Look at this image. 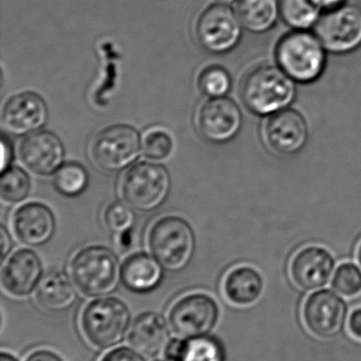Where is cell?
Returning a JSON list of instances; mask_svg holds the SVG:
<instances>
[{
	"label": "cell",
	"instance_id": "obj_37",
	"mask_svg": "<svg viewBox=\"0 0 361 361\" xmlns=\"http://www.w3.org/2000/svg\"><path fill=\"white\" fill-rule=\"evenodd\" d=\"M11 246H12V243H11V238L10 235H8V231L4 227L1 228V258L4 260L6 258V255L10 252Z\"/></svg>",
	"mask_w": 361,
	"mask_h": 361
},
{
	"label": "cell",
	"instance_id": "obj_17",
	"mask_svg": "<svg viewBox=\"0 0 361 361\" xmlns=\"http://www.w3.org/2000/svg\"><path fill=\"white\" fill-rule=\"evenodd\" d=\"M44 277L42 259L30 248H19L8 257L1 271L4 292L15 298H25L35 292Z\"/></svg>",
	"mask_w": 361,
	"mask_h": 361
},
{
	"label": "cell",
	"instance_id": "obj_28",
	"mask_svg": "<svg viewBox=\"0 0 361 361\" xmlns=\"http://www.w3.org/2000/svg\"><path fill=\"white\" fill-rule=\"evenodd\" d=\"M174 150V141L169 131L162 128H152L146 131L142 139V152L148 160H167Z\"/></svg>",
	"mask_w": 361,
	"mask_h": 361
},
{
	"label": "cell",
	"instance_id": "obj_34",
	"mask_svg": "<svg viewBox=\"0 0 361 361\" xmlns=\"http://www.w3.org/2000/svg\"><path fill=\"white\" fill-rule=\"evenodd\" d=\"M348 326L351 334L361 341V307L352 312L348 319Z\"/></svg>",
	"mask_w": 361,
	"mask_h": 361
},
{
	"label": "cell",
	"instance_id": "obj_27",
	"mask_svg": "<svg viewBox=\"0 0 361 361\" xmlns=\"http://www.w3.org/2000/svg\"><path fill=\"white\" fill-rule=\"evenodd\" d=\"M32 183L29 175L20 167L11 166L2 171L0 195L2 201L18 204L29 197Z\"/></svg>",
	"mask_w": 361,
	"mask_h": 361
},
{
	"label": "cell",
	"instance_id": "obj_16",
	"mask_svg": "<svg viewBox=\"0 0 361 361\" xmlns=\"http://www.w3.org/2000/svg\"><path fill=\"white\" fill-rule=\"evenodd\" d=\"M49 111L45 99L37 93L23 91L8 97L2 107L4 128L14 135H28L46 125Z\"/></svg>",
	"mask_w": 361,
	"mask_h": 361
},
{
	"label": "cell",
	"instance_id": "obj_23",
	"mask_svg": "<svg viewBox=\"0 0 361 361\" xmlns=\"http://www.w3.org/2000/svg\"><path fill=\"white\" fill-rule=\"evenodd\" d=\"M71 278L61 271H50L42 277L35 290V300L42 309L59 312L69 309L76 300Z\"/></svg>",
	"mask_w": 361,
	"mask_h": 361
},
{
	"label": "cell",
	"instance_id": "obj_35",
	"mask_svg": "<svg viewBox=\"0 0 361 361\" xmlns=\"http://www.w3.org/2000/svg\"><path fill=\"white\" fill-rule=\"evenodd\" d=\"M317 2L324 12L336 10L347 4V0H317Z\"/></svg>",
	"mask_w": 361,
	"mask_h": 361
},
{
	"label": "cell",
	"instance_id": "obj_15",
	"mask_svg": "<svg viewBox=\"0 0 361 361\" xmlns=\"http://www.w3.org/2000/svg\"><path fill=\"white\" fill-rule=\"evenodd\" d=\"M336 261L332 252L321 245H307L299 250L290 262V276L301 290H317L332 280Z\"/></svg>",
	"mask_w": 361,
	"mask_h": 361
},
{
	"label": "cell",
	"instance_id": "obj_42",
	"mask_svg": "<svg viewBox=\"0 0 361 361\" xmlns=\"http://www.w3.org/2000/svg\"><path fill=\"white\" fill-rule=\"evenodd\" d=\"M357 1H358V2H360V4H361V0H357Z\"/></svg>",
	"mask_w": 361,
	"mask_h": 361
},
{
	"label": "cell",
	"instance_id": "obj_33",
	"mask_svg": "<svg viewBox=\"0 0 361 361\" xmlns=\"http://www.w3.org/2000/svg\"><path fill=\"white\" fill-rule=\"evenodd\" d=\"M25 361H65L59 354L49 349H37L31 352Z\"/></svg>",
	"mask_w": 361,
	"mask_h": 361
},
{
	"label": "cell",
	"instance_id": "obj_10",
	"mask_svg": "<svg viewBox=\"0 0 361 361\" xmlns=\"http://www.w3.org/2000/svg\"><path fill=\"white\" fill-rule=\"evenodd\" d=\"M328 52L347 54L361 46V10L355 6L345 4L336 10L322 14L314 27Z\"/></svg>",
	"mask_w": 361,
	"mask_h": 361
},
{
	"label": "cell",
	"instance_id": "obj_30",
	"mask_svg": "<svg viewBox=\"0 0 361 361\" xmlns=\"http://www.w3.org/2000/svg\"><path fill=\"white\" fill-rule=\"evenodd\" d=\"M332 288L341 296H357L361 293V267L355 263H341L333 276Z\"/></svg>",
	"mask_w": 361,
	"mask_h": 361
},
{
	"label": "cell",
	"instance_id": "obj_6",
	"mask_svg": "<svg viewBox=\"0 0 361 361\" xmlns=\"http://www.w3.org/2000/svg\"><path fill=\"white\" fill-rule=\"evenodd\" d=\"M171 189L169 171L162 165L142 161L131 165L121 177V199L134 210L153 212L160 207Z\"/></svg>",
	"mask_w": 361,
	"mask_h": 361
},
{
	"label": "cell",
	"instance_id": "obj_41",
	"mask_svg": "<svg viewBox=\"0 0 361 361\" xmlns=\"http://www.w3.org/2000/svg\"><path fill=\"white\" fill-rule=\"evenodd\" d=\"M156 361H171V360H167V358H165V360H156Z\"/></svg>",
	"mask_w": 361,
	"mask_h": 361
},
{
	"label": "cell",
	"instance_id": "obj_14",
	"mask_svg": "<svg viewBox=\"0 0 361 361\" xmlns=\"http://www.w3.org/2000/svg\"><path fill=\"white\" fill-rule=\"evenodd\" d=\"M243 116L233 99L214 97L201 104L196 116L201 135L212 143H226L241 130Z\"/></svg>",
	"mask_w": 361,
	"mask_h": 361
},
{
	"label": "cell",
	"instance_id": "obj_31",
	"mask_svg": "<svg viewBox=\"0 0 361 361\" xmlns=\"http://www.w3.org/2000/svg\"><path fill=\"white\" fill-rule=\"evenodd\" d=\"M104 223L114 233H127L135 224V212L129 204L123 202L110 203L104 212Z\"/></svg>",
	"mask_w": 361,
	"mask_h": 361
},
{
	"label": "cell",
	"instance_id": "obj_38",
	"mask_svg": "<svg viewBox=\"0 0 361 361\" xmlns=\"http://www.w3.org/2000/svg\"><path fill=\"white\" fill-rule=\"evenodd\" d=\"M0 361H19L17 357H15L13 354L8 353V352L2 351L0 354Z\"/></svg>",
	"mask_w": 361,
	"mask_h": 361
},
{
	"label": "cell",
	"instance_id": "obj_40",
	"mask_svg": "<svg viewBox=\"0 0 361 361\" xmlns=\"http://www.w3.org/2000/svg\"><path fill=\"white\" fill-rule=\"evenodd\" d=\"M218 4H232V2L237 1V0H218Z\"/></svg>",
	"mask_w": 361,
	"mask_h": 361
},
{
	"label": "cell",
	"instance_id": "obj_12",
	"mask_svg": "<svg viewBox=\"0 0 361 361\" xmlns=\"http://www.w3.org/2000/svg\"><path fill=\"white\" fill-rule=\"evenodd\" d=\"M263 139L277 156H294L304 148L309 140V126L303 114L285 108L271 114L263 128Z\"/></svg>",
	"mask_w": 361,
	"mask_h": 361
},
{
	"label": "cell",
	"instance_id": "obj_25",
	"mask_svg": "<svg viewBox=\"0 0 361 361\" xmlns=\"http://www.w3.org/2000/svg\"><path fill=\"white\" fill-rule=\"evenodd\" d=\"M283 23L295 31H309L321 18L324 11L317 0H279Z\"/></svg>",
	"mask_w": 361,
	"mask_h": 361
},
{
	"label": "cell",
	"instance_id": "obj_3",
	"mask_svg": "<svg viewBox=\"0 0 361 361\" xmlns=\"http://www.w3.org/2000/svg\"><path fill=\"white\" fill-rule=\"evenodd\" d=\"M326 52L315 33L292 30L278 42L275 59L278 67L295 82L309 84L324 74Z\"/></svg>",
	"mask_w": 361,
	"mask_h": 361
},
{
	"label": "cell",
	"instance_id": "obj_20",
	"mask_svg": "<svg viewBox=\"0 0 361 361\" xmlns=\"http://www.w3.org/2000/svg\"><path fill=\"white\" fill-rule=\"evenodd\" d=\"M163 269L162 265L150 255H131L121 264V283L134 294H150L162 282Z\"/></svg>",
	"mask_w": 361,
	"mask_h": 361
},
{
	"label": "cell",
	"instance_id": "obj_39",
	"mask_svg": "<svg viewBox=\"0 0 361 361\" xmlns=\"http://www.w3.org/2000/svg\"><path fill=\"white\" fill-rule=\"evenodd\" d=\"M356 257H357L358 264L361 267V241L358 244L357 252H356Z\"/></svg>",
	"mask_w": 361,
	"mask_h": 361
},
{
	"label": "cell",
	"instance_id": "obj_5",
	"mask_svg": "<svg viewBox=\"0 0 361 361\" xmlns=\"http://www.w3.org/2000/svg\"><path fill=\"white\" fill-rule=\"evenodd\" d=\"M146 242L152 256L170 271L184 269L192 260L196 246L190 223L173 214L161 216L150 225Z\"/></svg>",
	"mask_w": 361,
	"mask_h": 361
},
{
	"label": "cell",
	"instance_id": "obj_29",
	"mask_svg": "<svg viewBox=\"0 0 361 361\" xmlns=\"http://www.w3.org/2000/svg\"><path fill=\"white\" fill-rule=\"evenodd\" d=\"M231 84L230 74L220 66H210L199 76V89L210 99L225 97L230 91Z\"/></svg>",
	"mask_w": 361,
	"mask_h": 361
},
{
	"label": "cell",
	"instance_id": "obj_1",
	"mask_svg": "<svg viewBox=\"0 0 361 361\" xmlns=\"http://www.w3.org/2000/svg\"><path fill=\"white\" fill-rule=\"evenodd\" d=\"M69 276L76 290L97 298L114 293L121 282V265L116 255L102 245L81 248L69 262Z\"/></svg>",
	"mask_w": 361,
	"mask_h": 361
},
{
	"label": "cell",
	"instance_id": "obj_7",
	"mask_svg": "<svg viewBox=\"0 0 361 361\" xmlns=\"http://www.w3.org/2000/svg\"><path fill=\"white\" fill-rule=\"evenodd\" d=\"M142 140L135 127L116 124L100 130L89 147L93 164L104 171H123L139 158Z\"/></svg>",
	"mask_w": 361,
	"mask_h": 361
},
{
	"label": "cell",
	"instance_id": "obj_9",
	"mask_svg": "<svg viewBox=\"0 0 361 361\" xmlns=\"http://www.w3.org/2000/svg\"><path fill=\"white\" fill-rule=\"evenodd\" d=\"M349 305L336 290H314L303 305L304 326L314 336L324 341L336 338L345 330Z\"/></svg>",
	"mask_w": 361,
	"mask_h": 361
},
{
	"label": "cell",
	"instance_id": "obj_18",
	"mask_svg": "<svg viewBox=\"0 0 361 361\" xmlns=\"http://www.w3.org/2000/svg\"><path fill=\"white\" fill-rule=\"evenodd\" d=\"M11 226L19 242L37 247L52 239L57 222L54 214L46 204L28 202L13 212Z\"/></svg>",
	"mask_w": 361,
	"mask_h": 361
},
{
	"label": "cell",
	"instance_id": "obj_26",
	"mask_svg": "<svg viewBox=\"0 0 361 361\" xmlns=\"http://www.w3.org/2000/svg\"><path fill=\"white\" fill-rule=\"evenodd\" d=\"M89 176L86 169L78 163H64L54 173L53 185L65 197H74L82 195L88 186Z\"/></svg>",
	"mask_w": 361,
	"mask_h": 361
},
{
	"label": "cell",
	"instance_id": "obj_36",
	"mask_svg": "<svg viewBox=\"0 0 361 361\" xmlns=\"http://www.w3.org/2000/svg\"><path fill=\"white\" fill-rule=\"evenodd\" d=\"M2 162H1V171L4 169H8V164H10L11 159H12V148H11L10 144L6 141V139H2Z\"/></svg>",
	"mask_w": 361,
	"mask_h": 361
},
{
	"label": "cell",
	"instance_id": "obj_4",
	"mask_svg": "<svg viewBox=\"0 0 361 361\" xmlns=\"http://www.w3.org/2000/svg\"><path fill=\"white\" fill-rule=\"evenodd\" d=\"M295 80L275 66L252 70L241 87L246 107L258 116H271L288 107L296 95Z\"/></svg>",
	"mask_w": 361,
	"mask_h": 361
},
{
	"label": "cell",
	"instance_id": "obj_24",
	"mask_svg": "<svg viewBox=\"0 0 361 361\" xmlns=\"http://www.w3.org/2000/svg\"><path fill=\"white\" fill-rule=\"evenodd\" d=\"M235 13L244 29L254 34L271 31L281 18L279 0H237Z\"/></svg>",
	"mask_w": 361,
	"mask_h": 361
},
{
	"label": "cell",
	"instance_id": "obj_22",
	"mask_svg": "<svg viewBox=\"0 0 361 361\" xmlns=\"http://www.w3.org/2000/svg\"><path fill=\"white\" fill-rule=\"evenodd\" d=\"M165 356L171 361H226L227 353L223 341L208 334L171 339Z\"/></svg>",
	"mask_w": 361,
	"mask_h": 361
},
{
	"label": "cell",
	"instance_id": "obj_13",
	"mask_svg": "<svg viewBox=\"0 0 361 361\" xmlns=\"http://www.w3.org/2000/svg\"><path fill=\"white\" fill-rule=\"evenodd\" d=\"M65 146L55 133L38 130L25 135L18 147L23 166L38 177H50L65 162Z\"/></svg>",
	"mask_w": 361,
	"mask_h": 361
},
{
	"label": "cell",
	"instance_id": "obj_21",
	"mask_svg": "<svg viewBox=\"0 0 361 361\" xmlns=\"http://www.w3.org/2000/svg\"><path fill=\"white\" fill-rule=\"evenodd\" d=\"M262 274L251 265H239L227 273L223 281V290L227 300L237 307L254 305L264 292Z\"/></svg>",
	"mask_w": 361,
	"mask_h": 361
},
{
	"label": "cell",
	"instance_id": "obj_11",
	"mask_svg": "<svg viewBox=\"0 0 361 361\" xmlns=\"http://www.w3.org/2000/svg\"><path fill=\"white\" fill-rule=\"evenodd\" d=\"M243 25L235 11L218 4L203 11L196 23V36L203 49L223 54L233 50L242 37Z\"/></svg>",
	"mask_w": 361,
	"mask_h": 361
},
{
	"label": "cell",
	"instance_id": "obj_2",
	"mask_svg": "<svg viewBox=\"0 0 361 361\" xmlns=\"http://www.w3.org/2000/svg\"><path fill=\"white\" fill-rule=\"evenodd\" d=\"M80 324L83 335L93 347L99 350L112 349L129 334L131 310L117 297H97L83 309Z\"/></svg>",
	"mask_w": 361,
	"mask_h": 361
},
{
	"label": "cell",
	"instance_id": "obj_8",
	"mask_svg": "<svg viewBox=\"0 0 361 361\" xmlns=\"http://www.w3.org/2000/svg\"><path fill=\"white\" fill-rule=\"evenodd\" d=\"M220 310L215 299L206 293H191L178 299L167 314L174 334L182 338L203 336L214 330Z\"/></svg>",
	"mask_w": 361,
	"mask_h": 361
},
{
	"label": "cell",
	"instance_id": "obj_19",
	"mask_svg": "<svg viewBox=\"0 0 361 361\" xmlns=\"http://www.w3.org/2000/svg\"><path fill=\"white\" fill-rule=\"evenodd\" d=\"M169 326V322L160 314L144 312L131 322L127 341L131 348L146 357H157L165 353L171 341Z\"/></svg>",
	"mask_w": 361,
	"mask_h": 361
},
{
	"label": "cell",
	"instance_id": "obj_32",
	"mask_svg": "<svg viewBox=\"0 0 361 361\" xmlns=\"http://www.w3.org/2000/svg\"><path fill=\"white\" fill-rule=\"evenodd\" d=\"M144 357L146 356L136 351L134 348L131 349L122 345V347L110 350L100 361H146Z\"/></svg>",
	"mask_w": 361,
	"mask_h": 361
}]
</instances>
